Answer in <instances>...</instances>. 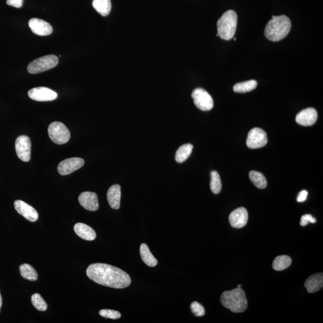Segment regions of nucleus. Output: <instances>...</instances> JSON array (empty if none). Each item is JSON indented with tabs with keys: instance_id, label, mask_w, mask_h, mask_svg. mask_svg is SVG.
<instances>
[{
	"instance_id": "obj_1",
	"label": "nucleus",
	"mask_w": 323,
	"mask_h": 323,
	"mask_svg": "<svg viewBox=\"0 0 323 323\" xmlns=\"http://www.w3.org/2000/svg\"><path fill=\"white\" fill-rule=\"evenodd\" d=\"M86 274L95 283L114 289H124L131 283L128 274L121 269L105 263L89 265Z\"/></svg>"
},
{
	"instance_id": "obj_2",
	"label": "nucleus",
	"mask_w": 323,
	"mask_h": 323,
	"mask_svg": "<svg viewBox=\"0 0 323 323\" xmlns=\"http://www.w3.org/2000/svg\"><path fill=\"white\" fill-rule=\"evenodd\" d=\"M291 27V21L287 16H273L266 26L265 36L273 42H279L289 34Z\"/></svg>"
},
{
	"instance_id": "obj_3",
	"label": "nucleus",
	"mask_w": 323,
	"mask_h": 323,
	"mask_svg": "<svg viewBox=\"0 0 323 323\" xmlns=\"http://www.w3.org/2000/svg\"><path fill=\"white\" fill-rule=\"evenodd\" d=\"M221 302L225 308L235 313H243L248 308V301L246 293L241 288L222 293Z\"/></svg>"
},
{
	"instance_id": "obj_4",
	"label": "nucleus",
	"mask_w": 323,
	"mask_h": 323,
	"mask_svg": "<svg viewBox=\"0 0 323 323\" xmlns=\"http://www.w3.org/2000/svg\"><path fill=\"white\" fill-rule=\"evenodd\" d=\"M238 16L233 10H228L217 21L219 36L225 40L232 39L237 29Z\"/></svg>"
},
{
	"instance_id": "obj_5",
	"label": "nucleus",
	"mask_w": 323,
	"mask_h": 323,
	"mask_svg": "<svg viewBox=\"0 0 323 323\" xmlns=\"http://www.w3.org/2000/svg\"><path fill=\"white\" fill-rule=\"evenodd\" d=\"M58 57L54 55H49L35 59L29 63L27 68L28 72L31 74H37L53 69L58 65Z\"/></svg>"
},
{
	"instance_id": "obj_6",
	"label": "nucleus",
	"mask_w": 323,
	"mask_h": 323,
	"mask_svg": "<svg viewBox=\"0 0 323 323\" xmlns=\"http://www.w3.org/2000/svg\"><path fill=\"white\" fill-rule=\"evenodd\" d=\"M49 136L52 142L58 145H64L70 140V132L67 127L61 122H55L48 127Z\"/></svg>"
},
{
	"instance_id": "obj_7",
	"label": "nucleus",
	"mask_w": 323,
	"mask_h": 323,
	"mask_svg": "<svg viewBox=\"0 0 323 323\" xmlns=\"http://www.w3.org/2000/svg\"><path fill=\"white\" fill-rule=\"evenodd\" d=\"M192 99H194V104L202 111H210L213 108L214 102L208 92L202 88H197L193 91Z\"/></svg>"
},
{
	"instance_id": "obj_8",
	"label": "nucleus",
	"mask_w": 323,
	"mask_h": 323,
	"mask_svg": "<svg viewBox=\"0 0 323 323\" xmlns=\"http://www.w3.org/2000/svg\"><path fill=\"white\" fill-rule=\"evenodd\" d=\"M267 143L268 136L264 130L259 127H254L248 132L246 143L248 148H261L267 145Z\"/></svg>"
},
{
	"instance_id": "obj_9",
	"label": "nucleus",
	"mask_w": 323,
	"mask_h": 323,
	"mask_svg": "<svg viewBox=\"0 0 323 323\" xmlns=\"http://www.w3.org/2000/svg\"><path fill=\"white\" fill-rule=\"evenodd\" d=\"M15 149L16 154L21 161L25 162L30 161L31 143L28 136L21 135L16 138Z\"/></svg>"
},
{
	"instance_id": "obj_10",
	"label": "nucleus",
	"mask_w": 323,
	"mask_h": 323,
	"mask_svg": "<svg viewBox=\"0 0 323 323\" xmlns=\"http://www.w3.org/2000/svg\"><path fill=\"white\" fill-rule=\"evenodd\" d=\"M85 164V161L80 157H72L59 163L58 172L61 175L70 174L75 171L80 169Z\"/></svg>"
},
{
	"instance_id": "obj_11",
	"label": "nucleus",
	"mask_w": 323,
	"mask_h": 323,
	"mask_svg": "<svg viewBox=\"0 0 323 323\" xmlns=\"http://www.w3.org/2000/svg\"><path fill=\"white\" fill-rule=\"evenodd\" d=\"M28 96L37 101H53L58 97L56 92L46 87H38L28 91Z\"/></svg>"
},
{
	"instance_id": "obj_12",
	"label": "nucleus",
	"mask_w": 323,
	"mask_h": 323,
	"mask_svg": "<svg viewBox=\"0 0 323 323\" xmlns=\"http://www.w3.org/2000/svg\"><path fill=\"white\" fill-rule=\"evenodd\" d=\"M14 207L16 211L28 221L35 222L39 219V214L36 209L23 200H15Z\"/></svg>"
},
{
	"instance_id": "obj_13",
	"label": "nucleus",
	"mask_w": 323,
	"mask_h": 323,
	"mask_svg": "<svg viewBox=\"0 0 323 323\" xmlns=\"http://www.w3.org/2000/svg\"><path fill=\"white\" fill-rule=\"evenodd\" d=\"M28 25L31 31L38 36H49L53 32L52 26L50 24L40 19H31L29 21Z\"/></svg>"
},
{
	"instance_id": "obj_14",
	"label": "nucleus",
	"mask_w": 323,
	"mask_h": 323,
	"mask_svg": "<svg viewBox=\"0 0 323 323\" xmlns=\"http://www.w3.org/2000/svg\"><path fill=\"white\" fill-rule=\"evenodd\" d=\"M78 202L87 210L96 211L99 210V199L96 193L91 192L81 193L78 197Z\"/></svg>"
},
{
	"instance_id": "obj_15",
	"label": "nucleus",
	"mask_w": 323,
	"mask_h": 323,
	"mask_svg": "<svg viewBox=\"0 0 323 323\" xmlns=\"http://www.w3.org/2000/svg\"><path fill=\"white\" fill-rule=\"evenodd\" d=\"M248 219V211L245 208L240 207L236 209L230 214L229 222L233 227L240 229L246 226Z\"/></svg>"
},
{
	"instance_id": "obj_16",
	"label": "nucleus",
	"mask_w": 323,
	"mask_h": 323,
	"mask_svg": "<svg viewBox=\"0 0 323 323\" xmlns=\"http://www.w3.org/2000/svg\"><path fill=\"white\" fill-rule=\"evenodd\" d=\"M318 114L314 108H308L301 111L296 117V121L300 125L309 126L316 123Z\"/></svg>"
},
{
	"instance_id": "obj_17",
	"label": "nucleus",
	"mask_w": 323,
	"mask_h": 323,
	"mask_svg": "<svg viewBox=\"0 0 323 323\" xmlns=\"http://www.w3.org/2000/svg\"><path fill=\"white\" fill-rule=\"evenodd\" d=\"M121 188L119 184L111 186L107 192V200L110 207L115 210L120 208Z\"/></svg>"
},
{
	"instance_id": "obj_18",
	"label": "nucleus",
	"mask_w": 323,
	"mask_h": 323,
	"mask_svg": "<svg viewBox=\"0 0 323 323\" xmlns=\"http://www.w3.org/2000/svg\"><path fill=\"white\" fill-rule=\"evenodd\" d=\"M74 230L78 237L86 241H93L97 237L95 230L88 225L82 223L76 224L74 226Z\"/></svg>"
},
{
	"instance_id": "obj_19",
	"label": "nucleus",
	"mask_w": 323,
	"mask_h": 323,
	"mask_svg": "<svg viewBox=\"0 0 323 323\" xmlns=\"http://www.w3.org/2000/svg\"><path fill=\"white\" fill-rule=\"evenodd\" d=\"M323 286V274L319 273L314 274L306 279L305 286L309 293L319 292Z\"/></svg>"
},
{
	"instance_id": "obj_20",
	"label": "nucleus",
	"mask_w": 323,
	"mask_h": 323,
	"mask_svg": "<svg viewBox=\"0 0 323 323\" xmlns=\"http://www.w3.org/2000/svg\"><path fill=\"white\" fill-rule=\"evenodd\" d=\"M140 255L143 261L150 267H154L157 264V260L149 249L146 244H142L140 246Z\"/></svg>"
},
{
	"instance_id": "obj_21",
	"label": "nucleus",
	"mask_w": 323,
	"mask_h": 323,
	"mask_svg": "<svg viewBox=\"0 0 323 323\" xmlns=\"http://www.w3.org/2000/svg\"><path fill=\"white\" fill-rule=\"evenodd\" d=\"M92 5L103 16L109 14L111 9V0H93Z\"/></svg>"
},
{
	"instance_id": "obj_22",
	"label": "nucleus",
	"mask_w": 323,
	"mask_h": 323,
	"mask_svg": "<svg viewBox=\"0 0 323 323\" xmlns=\"http://www.w3.org/2000/svg\"><path fill=\"white\" fill-rule=\"evenodd\" d=\"M21 275L26 280L35 281L38 279L37 271L30 265L24 263L20 267Z\"/></svg>"
},
{
	"instance_id": "obj_23",
	"label": "nucleus",
	"mask_w": 323,
	"mask_h": 323,
	"mask_svg": "<svg viewBox=\"0 0 323 323\" xmlns=\"http://www.w3.org/2000/svg\"><path fill=\"white\" fill-rule=\"evenodd\" d=\"M191 144H186L178 148L175 154V160L178 163H183L191 156L193 150Z\"/></svg>"
},
{
	"instance_id": "obj_24",
	"label": "nucleus",
	"mask_w": 323,
	"mask_h": 323,
	"mask_svg": "<svg viewBox=\"0 0 323 323\" xmlns=\"http://www.w3.org/2000/svg\"><path fill=\"white\" fill-rule=\"evenodd\" d=\"M249 177L252 183L259 189H265L267 186V181L262 173L251 171L249 173Z\"/></svg>"
},
{
	"instance_id": "obj_25",
	"label": "nucleus",
	"mask_w": 323,
	"mask_h": 323,
	"mask_svg": "<svg viewBox=\"0 0 323 323\" xmlns=\"http://www.w3.org/2000/svg\"><path fill=\"white\" fill-rule=\"evenodd\" d=\"M257 81L251 80L238 83L233 86V91L237 93H246L250 92L256 88Z\"/></svg>"
},
{
	"instance_id": "obj_26",
	"label": "nucleus",
	"mask_w": 323,
	"mask_h": 323,
	"mask_svg": "<svg viewBox=\"0 0 323 323\" xmlns=\"http://www.w3.org/2000/svg\"><path fill=\"white\" fill-rule=\"evenodd\" d=\"M292 264V259L286 255L276 257L273 263V267L274 270L281 271L286 270Z\"/></svg>"
},
{
	"instance_id": "obj_27",
	"label": "nucleus",
	"mask_w": 323,
	"mask_h": 323,
	"mask_svg": "<svg viewBox=\"0 0 323 323\" xmlns=\"http://www.w3.org/2000/svg\"><path fill=\"white\" fill-rule=\"evenodd\" d=\"M222 187L221 177L219 173L214 171L211 173L210 188L214 194H219Z\"/></svg>"
},
{
	"instance_id": "obj_28",
	"label": "nucleus",
	"mask_w": 323,
	"mask_h": 323,
	"mask_svg": "<svg viewBox=\"0 0 323 323\" xmlns=\"http://www.w3.org/2000/svg\"><path fill=\"white\" fill-rule=\"evenodd\" d=\"M31 302L38 311H45L48 308L47 303L39 293H35L32 296Z\"/></svg>"
},
{
	"instance_id": "obj_29",
	"label": "nucleus",
	"mask_w": 323,
	"mask_h": 323,
	"mask_svg": "<svg viewBox=\"0 0 323 323\" xmlns=\"http://www.w3.org/2000/svg\"><path fill=\"white\" fill-rule=\"evenodd\" d=\"M100 316L104 318L116 320L120 319L121 314L119 311L111 310V309H101L99 312Z\"/></svg>"
},
{
	"instance_id": "obj_30",
	"label": "nucleus",
	"mask_w": 323,
	"mask_h": 323,
	"mask_svg": "<svg viewBox=\"0 0 323 323\" xmlns=\"http://www.w3.org/2000/svg\"><path fill=\"white\" fill-rule=\"evenodd\" d=\"M191 308L193 314L197 317H202L205 314V309L202 305L197 302L192 303Z\"/></svg>"
},
{
	"instance_id": "obj_31",
	"label": "nucleus",
	"mask_w": 323,
	"mask_h": 323,
	"mask_svg": "<svg viewBox=\"0 0 323 323\" xmlns=\"http://www.w3.org/2000/svg\"><path fill=\"white\" fill-rule=\"evenodd\" d=\"M317 222V220L311 214H305L301 217L300 224V226H305L307 225L309 223H312V224H315Z\"/></svg>"
},
{
	"instance_id": "obj_32",
	"label": "nucleus",
	"mask_w": 323,
	"mask_h": 323,
	"mask_svg": "<svg viewBox=\"0 0 323 323\" xmlns=\"http://www.w3.org/2000/svg\"><path fill=\"white\" fill-rule=\"evenodd\" d=\"M24 0H7V4L10 6L21 8L23 6Z\"/></svg>"
},
{
	"instance_id": "obj_33",
	"label": "nucleus",
	"mask_w": 323,
	"mask_h": 323,
	"mask_svg": "<svg viewBox=\"0 0 323 323\" xmlns=\"http://www.w3.org/2000/svg\"><path fill=\"white\" fill-rule=\"evenodd\" d=\"M308 196V192L303 190V191H301L299 194L298 195L297 198V201L298 202H302L305 201L307 198Z\"/></svg>"
},
{
	"instance_id": "obj_34",
	"label": "nucleus",
	"mask_w": 323,
	"mask_h": 323,
	"mask_svg": "<svg viewBox=\"0 0 323 323\" xmlns=\"http://www.w3.org/2000/svg\"><path fill=\"white\" fill-rule=\"evenodd\" d=\"M2 305V299L1 293H0V310H1Z\"/></svg>"
},
{
	"instance_id": "obj_35",
	"label": "nucleus",
	"mask_w": 323,
	"mask_h": 323,
	"mask_svg": "<svg viewBox=\"0 0 323 323\" xmlns=\"http://www.w3.org/2000/svg\"><path fill=\"white\" fill-rule=\"evenodd\" d=\"M241 285H238V288H241Z\"/></svg>"
}]
</instances>
